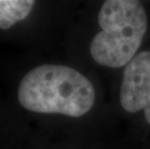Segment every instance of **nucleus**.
Returning a JSON list of instances; mask_svg holds the SVG:
<instances>
[{"instance_id":"f257e3e1","label":"nucleus","mask_w":150,"mask_h":149,"mask_svg":"<svg viewBox=\"0 0 150 149\" xmlns=\"http://www.w3.org/2000/svg\"><path fill=\"white\" fill-rule=\"evenodd\" d=\"M18 100L32 112L81 117L93 107L96 92L91 81L76 69L43 64L23 76L18 87Z\"/></svg>"},{"instance_id":"f03ea898","label":"nucleus","mask_w":150,"mask_h":149,"mask_svg":"<svg viewBox=\"0 0 150 149\" xmlns=\"http://www.w3.org/2000/svg\"><path fill=\"white\" fill-rule=\"evenodd\" d=\"M101 30L90 44V54L99 65L120 68L138 54L148 26L147 15L137 0H107L98 14Z\"/></svg>"},{"instance_id":"7ed1b4c3","label":"nucleus","mask_w":150,"mask_h":149,"mask_svg":"<svg viewBox=\"0 0 150 149\" xmlns=\"http://www.w3.org/2000/svg\"><path fill=\"white\" fill-rule=\"evenodd\" d=\"M119 100L127 112L143 110L150 124V50L139 52L124 68Z\"/></svg>"},{"instance_id":"20e7f679","label":"nucleus","mask_w":150,"mask_h":149,"mask_svg":"<svg viewBox=\"0 0 150 149\" xmlns=\"http://www.w3.org/2000/svg\"><path fill=\"white\" fill-rule=\"evenodd\" d=\"M35 4L33 0H0V28L9 29L25 20Z\"/></svg>"}]
</instances>
